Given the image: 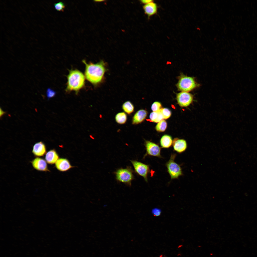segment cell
Masks as SVG:
<instances>
[{
	"label": "cell",
	"instance_id": "cell-1",
	"mask_svg": "<svg viewBox=\"0 0 257 257\" xmlns=\"http://www.w3.org/2000/svg\"><path fill=\"white\" fill-rule=\"evenodd\" d=\"M82 62L85 66V75L86 79L95 86L102 83L107 70L106 63L102 60L96 64L87 63L84 60Z\"/></svg>",
	"mask_w": 257,
	"mask_h": 257
},
{
	"label": "cell",
	"instance_id": "cell-2",
	"mask_svg": "<svg viewBox=\"0 0 257 257\" xmlns=\"http://www.w3.org/2000/svg\"><path fill=\"white\" fill-rule=\"evenodd\" d=\"M67 78L66 89L67 92L74 91L77 94L84 86L85 76L82 73L78 70H70Z\"/></svg>",
	"mask_w": 257,
	"mask_h": 257
},
{
	"label": "cell",
	"instance_id": "cell-3",
	"mask_svg": "<svg viewBox=\"0 0 257 257\" xmlns=\"http://www.w3.org/2000/svg\"><path fill=\"white\" fill-rule=\"evenodd\" d=\"M176 86L181 92H188L198 88L200 85L193 77L181 74L179 77Z\"/></svg>",
	"mask_w": 257,
	"mask_h": 257
},
{
	"label": "cell",
	"instance_id": "cell-4",
	"mask_svg": "<svg viewBox=\"0 0 257 257\" xmlns=\"http://www.w3.org/2000/svg\"><path fill=\"white\" fill-rule=\"evenodd\" d=\"M133 171L132 168L128 166L125 168L118 169L114 172L116 180L123 183L129 186L131 185V182L134 179Z\"/></svg>",
	"mask_w": 257,
	"mask_h": 257
},
{
	"label": "cell",
	"instance_id": "cell-5",
	"mask_svg": "<svg viewBox=\"0 0 257 257\" xmlns=\"http://www.w3.org/2000/svg\"><path fill=\"white\" fill-rule=\"evenodd\" d=\"M176 156V154H172L166 164L167 172L171 180L178 179L179 177L183 175L180 166L174 161Z\"/></svg>",
	"mask_w": 257,
	"mask_h": 257
},
{
	"label": "cell",
	"instance_id": "cell-6",
	"mask_svg": "<svg viewBox=\"0 0 257 257\" xmlns=\"http://www.w3.org/2000/svg\"><path fill=\"white\" fill-rule=\"evenodd\" d=\"M135 173L143 177L145 181L148 182V176L150 172L149 166L136 160H130Z\"/></svg>",
	"mask_w": 257,
	"mask_h": 257
},
{
	"label": "cell",
	"instance_id": "cell-7",
	"mask_svg": "<svg viewBox=\"0 0 257 257\" xmlns=\"http://www.w3.org/2000/svg\"><path fill=\"white\" fill-rule=\"evenodd\" d=\"M146 152L143 158L148 155L162 158L161 155V148L157 144L148 141H145L144 142Z\"/></svg>",
	"mask_w": 257,
	"mask_h": 257
},
{
	"label": "cell",
	"instance_id": "cell-8",
	"mask_svg": "<svg viewBox=\"0 0 257 257\" xmlns=\"http://www.w3.org/2000/svg\"><path fill=\"white\" fill-rule=\"evenodd\" d=\"M176 99L178 104L181 107H186L189 106L193 100V95L188 92H181L177 94Z\"/></svg>",
	"mask_w": 257,
	"mask_h": 257
},
{
	"label": "cell",
	"instance_id": "cell-9",
	"mask_svg": "<svg viewBox=\"0 0 257 257\" xmlns=\"http://www.w3.org/2000/svg\"><path fill=\"white\" fill-rule=\"evenodd\" d=\"M33 167L36 170L40 171H49L47 162L44 159L36 157L31 162Z\"/></svg>",
	"mask_w": 257,
	"mask_h": 257
},
{
	"label": "cell",
	"instance_id": "cell-10",
	"mask_svg": "<svg viewBox=\"0 0 257 257\" xmlns=\"http://www.w3.org/2000/svg\"><path fill=\"white\" fill-rule=\"evenodd\" d=\"M143 8L145 14L147 16L148 19L156 14L158 12V6L154 1L147 4L144 5Z\"/></svg>",
	"mask_w": 257,
	"mask_h": 257
},
{
	"label": "cell",
	"instance_id": "cell-11",
	"mask_svg": "<svg viewBox=\"0 0 257 257\" xmlns=\"http://www.w3.org/2000/svg\"><path fill=\"white\" fill-rule=\"evenodd\" d=\"M172 144L174 150L179 153L184 152L187 147V143L185 140L178 138L174 139Z\"/></svg>",
	"mask_w": 257,
	"mask_h": 257
},
{
	"label": "cell",
	"instance_id": "cell-12",
	"mask_svg": "<svg viewBox=\"0 0 257 257\" xmlns=\"http://www.w3.org/2000/svg\"><path fill=\"white\" fill-rule=\"evenodd\" d=\"M55 166L58 170L62 172L66 171L73 168L68 160L64 158H59L55 163Z\"/></svg>",
	"mask_w": 257,
	"mask_h": 257
},
{
	"label": "cell",
	"instance_id": "cell-13",
	"mask_svg": "<svg viewBox=\"0 0 257 257\" xmlns=\"http://www.w3.org/2000/svg\"><path fill=\"white\" fill-rule=\"evenodd\" d=\"M46 151L45 144L42 142L40 141L36 143L34 145L32 152L35 156L40 157L46 154Z\"/></svg>",
	"mask_w": 257,
	"mask_h": 257
},
{
	"label": "cell",
	"instance_id": "cell-14",
	"mask_svg": "<svg viewBox=\"0 0 257 257\" xmlns=\"http://www.w3.org/2000/svg\"><path fill=\"white\" fill-rule=\"evenodd\" d=\"M146 110L141 109L137 111L133 115L132 120V124L136 125L142 122L145 119L147 115Z\"/></svg>",
	"mask_w": 257,
	"mask_h": 257
},
{
	"label": "cell",
	"instance_id": "cell-15",
	"mask_svg": "<svg viewBox=\"0 0 257 257\" xmlns=\"http://www.w3.org/2000/svg\"><path fill=\"white\" fill-rule=\"evenodd\" d=\"M45 154V160L49 164H52L55 163L59 159V155L54 149L50 150Z\"/></svg>",
	"mask_w": 257,
	"mask_h": 257
},
{
	"label": "cell",
	"instance_id": "cell-16",
	"mask_svg": "<svg viewBox=\"0 0 257 257\" xmlns=\"http://www.w3.org/2000/svg\"><path fill=\"white\" fill-rule=\"evenodd\" d=\"M173 140L170 135H165L163 136L160 140V143L163 148H168L173 144Z\"/></svg>",
	"mask_w": 257,
	"mask_h": 257
},
{
	"label": "cell",
	"instance_id": "cell-17",
	"mask_svg": "<svg viewBox=\"0 0 257 257\" xmlns=\"http://www.w3.org/2000/svg\"><path fill=\"white\" fill-rule=\"evenodd\" d=\"M149 118L151 121L155 123H158L163 119L160 110L151 113L149 115Z\"/></svg>",
	"mask_w": 257,
	"mask_h": 257
},
{
	"label": "cell",
	"instance_id": "cell-18",
	"mask_svg": "<svg viewBox=\"0 0 257 257\" xmlns=\"http://www.w3.org/2000/svg\"><path fill=\"white\" fill-rule=\"evenodd\" d=\"M115 119L116 122L119 124H124L127 121V115L124 112H119L115 115Z\"/></svg>",
	"mask_w": 257,
	"mask_h": 257
},
{
	"label": "cell",
	"instance_id": "cell-19",
	"mask_svg": "<svg viewBox=\"0 0 257 257\" xmlns=\"http://www.w3.org/2000/svg\"><path fill=\"white\" fill-rule=\"evenodd\" d=\"M123 109L126 113L130 114L134 111V107L132 103L129 101L124 103L122 106Z\"/></svg>",
	"mask_w": 257,
	"mask_h": 257
},
{
	"label": "cell",
	"instance_id": "cell-20",
	"mask_svg": "<svg viewBox=\"0 0 257 257\" xmlns=\"http://www.w3.org/2000/svg\"><path fill=\"white\" fill-rule=\"evenodd\" d=\"M167 126V122L163 119L158 123L156 126L155 129L158 132H163L165 130Z\"/></svg>",
	"mask_w": 257,
	"mask_h": 257
},
{
	"label": "cell",
	"instance_id": "cell-21",
	"mask_svg": "<svg viewBox=\"0 0 257 257\" xmlns=\"http://www.w3.org/2000/svg\"><path fill=\"white\" fill-rule=\"evenodd\" d=\"M160 111L162 114L164 119H168L171 115V111L168 108H162L160 110Z\"/></svg>",
	"mask_w": 257,
	"mask_h": 257
},
{
	"label": "cell",
	"instance_id": "cell-22",
	"mask_svg": "<svg viewBox=\"0 0 257 257\" xmlns=\"http://www.w3.org/2000/svg\"><path fill=\"white\" fill-rule=\"evenodd\" d=\"M54 6L55 9L59 11H63L65 7L64 4L61 1L54 3Z\"/></svg>",
	"mask_w": 257,
	"mask_h": 257
},
{
	"label": "cell",
	"instance_id": "cell-23",
	"mask_svg": "<svg viewBox=\"0 0 257 257\" xmlns=\"http://www.w3.org/2000/svg\"><path fill=\"white\" fill-rule=\"evenodd\" d=\"M162 107L161 104L160 102L156 101L152 104L151 109L153 112H158L161 109Z\"/></svg>",
	"mask_w": 257,
	"mask_h": 257
},
{
	"label": "cell",
	"instance_id": "cell-24",
	"mask_svg": "<svg viewBox=\"0 0 257 257\" xmlns=\"http://www.w3.org/2000/svg\"><path fill=\"white\" fill-rule=\"evenodd\" d=\"M46 93L48 100L54 97L56 94L55 91L50 88H48L47 89Z\"/></svg>",
	"mask_w": 257,
	"mask_h": 257
},
{
	"label": "cell",
	"instance_id": "cell-25",
	"mask_svg": "<svg viewBox=\"0 0 257 257\" xmlns=\"http://www.w3.org/2000/svg\"><path fill=\"white\" fill-rule=\"evenodd\" d=\"M152 213L154 216H158L160 215L161 211L160 209L155 208L153 209L152 211Z\"/></svg>",
	"mask_w": 257,
	"mask_h": 257
},
{
	"label": "cell",
	"instance_id": "cell-26",
	"mask_svg": "<svg viewBox=\"0 0 257 257\" xmlns=\"http://www.w3.org/2000/svg\"><path fill=\"white\" fill-rule=\"evenodd\" d=\"M152 0H140V2L142 4L145 5L153 1Z\"/></svg>",
	"mask_w": 257,
	"mask_h": 257
},
{
	"label": "cell",
	"instance_id": "cell-27",
	"mask_svg": "<svg viewBox=\"0 0 257 257\" xmlns=\"http://www.w3.org/2000/svg\"><path fill=\"white\" fill-rule=\"evenodd\" d=\"M104 0H94V1L96 2H102L104 1Z\"/></svg>",
	"mask_w": 257,
	"mask_h": 257
}]
</instances>
